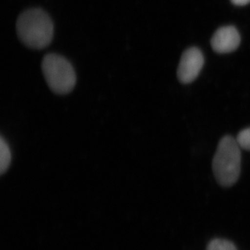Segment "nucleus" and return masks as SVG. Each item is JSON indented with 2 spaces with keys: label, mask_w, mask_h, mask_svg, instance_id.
<instances>
[{
  "label": "nucleus",
  "mask_w": 250,
  "mask_h": 250,
  "mask_svg": "<svg viewBox=\"0 0 250 250\" xmlns=\"http://www.w3.org/2000/svg\"><path fill=\"white\" fill-rule=\"evenodd\" d=\"M42 70L48 86L56 94H68L76 86V71L71 62L61 55H45Z\"/></svg>",
  "instance_id": "7ed1b4c3"
},
{
  "label": "nucleus",
  "mask_w": 250,
  "mask_h": 250,
  "mask_svg": "<svg viewBox=\"0 0 250 250\" xmlns=\"http://www.w3.org/2000/svg\"><path fill=\"white\" fill-rule=\"evenodd\" d=\"M231 1L236 6H245L250 2V0H231Z\"/></svg>",
  "instance_id": "1a4fd4ad"
},
{
  "label": "nucleus",
  "mask_w": 250,
  "mask_h": 250,
  "mask_svg": "<svg viewBox=\"0 0 250 250\" xmlns=\"http://www.w3.org/2000/svg\"><path fill=\"white\" fill-rule=\"evenodd\" d=\"M20 41L33 50L47 47L54 37V24L50 16L41 8H31L22 12L17 22Z\"/></svg>",
  "instance_id": "f257e3e1"
},
{
  "label": "nucleus",
  "mask_w": 250,
  "mask_h": 250,
  "mask_svg": "<svg viewBox=\"0 0 250 250\" xmlns=\"http://www.w3.org/2000/svg\"><path fill=\"white\" fill-rule=\"evenodd\" d=\"M241 146L236 139L227 135L218 144L213 158L215 179L222 187H230L238 181L241 173Z\"/></svg>",
  "instance_id": "f03ea898"
},
{
  "label": "nucleus",
  "mask_w": 250,
  "mask_h": 250,
  "mask_svg": "<svg viewBox=\"0 0 250 250\" xmlns=\"http://www.w3.org/2000/svg\"><path fill=\"white\" fill-rule=\"evenodd\" d=\"M204 58L198 48H189L186 50L180 60L177 68V78L180 82L189 83L193 82L203 68Z\"/></svg>",
  "instance_id": "20e7f679"
},
{
  "label": "nucleus",
  "mask_w": 250,
  "mask_h": 250,
  "mask_svg": "<svg viewBox=\"0 0 250 250\" xmlns=\"http://www.w3.org/2000/svg\"><path fill=\"white\" fill-rule=\"evenodd\" d=\"M240 42L241 37L237 29L233 26L219 28L210 41L213 50L219 54L232 52L238 48Z\"/></svg>",
  "instance_id": "39448f33"
},
{
  "label": "nucleus",
  "mask_w": 250,
  "mask_h": 250,
  "mask_svg": "<svg viewBox=\"0 0 250 250\" xmlns=\"http://www.w3.org/2000/svg\"><path fill=\"white\" fill-rule=\"evenodd\" d=\"M207 250H237L231 241L224 239H215L210 241Z\"/></svg>",
  "instance_id": "0eeeda50"
},
{
  "label": "nucleus",
  "mask_w": 250,
  "mask_h": 250,
  "mask_svg": "<svg viewBox=\"0 0 250 250\" xmlns=\"http://www.w3.org/2000/svg\"><path fill=\"white\" fill-rule=\"evenodd\" d=\"M236 141L241 148L250 151V127L241 130L236 137Z\"/></svg>",
  "instance_id": "6e6552de"
},
{
  "label": "nucleus",
  "mask_w": 250,
  "mask_h": 250,
  "mask_svg": "<svg viewBox=\"0 0 250 250\" xmlns=\"http://www.w3.org/2000/svg\"><path fill=\"white\" fill-rule=\"evenodd\" d=\"M0 172L3 174L9 167L10 164L12 161V153L10 150L9 146L7 142L5 141L3 138H1L0 140Z\"/></svg>",
  "instance_id": "423d86ee"
}]
</instances>
